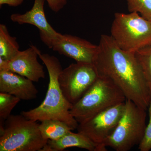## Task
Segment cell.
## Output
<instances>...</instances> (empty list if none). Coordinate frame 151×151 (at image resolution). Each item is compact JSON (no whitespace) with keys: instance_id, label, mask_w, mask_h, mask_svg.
I'll return each mask as SVG.
<instances>
[{"instance_id":"277c9868","label":"cell","mask_w":151,"mask_h":151,"mask_svg":"<svg viewBox=\"0 0 151 151\" xmlns=\"http://www.w3.org/2000/svg\"><path fill=\"white\" fill-rule=\"evenodd\" d=\"M37 122L11 115L0 127V151H41L47 145Z\"/></svg>"},{"instance_id":"9c48e42d","label":"cell","mask_w":151,"mask_h":151,"mask_svg":"<svg viewBox=\"0 0 151 151\" xmlns=\"http://www.w3.org/2000/svg\"><path fill=\"white\" fill-rule=\"evenodd\" d=\"M49 48L76 62L93 63L98 45L75 36L59 33L52 41Z\"/></svg>"},{"instance_id":"8fae6325","label":"cell","mask_w":151,"mask_h":151,"mask_svg":"<svg viewBox=\"0 0 151 151\" xmlns=\"http://www.w3.org/2000/svg\"><path fill=\"white\" fill-rule=\"evenodd\" d=\"M45 1L35 0L32 8L29 11L23 14H12L10 19L19 24L32 25L37 28L42 41L49 47L59 33L53 28L47 19L44 8Z\"/></svg>"},{"instance_id":"d6986e66","label":"cell","mask_w":151,"mask_h":151,"mask_svg":"<svg viewBox=\"0 0 151 151\" xmlns=\"http://www.w3.org/2000/svg\"><path fill=\"white\" fill-rule=\"evenodd\" d=\"M149 121L146 127L144 136L139 145L138 149L140 151H149L151 149V103L148 108Z\"/></svg>"},{"instance_id":"9a60e30c","label":"cell","mask_w":151,"mask_h":151,"mask_svg":"<svg viewBox=\"0 0 151 151\" xmlns=\"http://www.w3.org/2000/svg\"><path fill=\"white\" fill-rule=\"evenodd\" d=\"M19 50L17 38L10 35L6 25L0 24V57L10 60Z\"/></svg>"},{"instance_id":"2e32d148","label":"cell","mask_w":151,"mask_h":151,"mask_svg":"<svg viewBox=\"0 0 151 151\" xmlns=\"http://www.w3.org/2000/svg\"><path fill=\"white\" fill-rule=\"evenodd\" d=\"M135 55L148 87L151 103V44L136 52Z\"/></svg>"},{"instance_id":"ffe728a7","label":"cell","mask_w":151,"mask_h":151,"mask_svg":"<svg viewBox=\"0 0 151 151\" xmlns=\"http://www.w3.org/2000/svg\"><path fill=\"white\" fill-rule=\"evenodd\" d=\"M50 8L54 12H58L67 4V0H46Z\"/></svg>"},{"instance_id":"e0dca14e","label":"cell","mask_w":151,"mask_h":151,"mask_svg":"<svg viewBox=\"0 0 151 151\" xmlns=\"http://www.w3.org/2000/svg\"><path fill=\"white\" fill-rule=\"evenodd\" d=\"M20 100L12 94L0 92V127H3L13 109Z\"/></svg>"},{"instance_id":"5b68a950","label":"cell","mask_w":151,"mask_h":151,"mask_svg":"<svg viewBox=\"0 0 151 151\" xmlns=\"http://www.w3.org/2000/svg\"><path fill=\"white\" fill-rule=\"evenodd\" d=\"M110 36L120 48L135 53L151 44V21L137 13H116Z\"/></svg>"},{"instance_id":"ba28073f","label":"cell","mask_w":151,"mask_h":151,"mask_svg":"<svg viewBox=\"0 0 151 151\" xmlns=\"http://www.w3.org/2000/svg\"><path fill=\"white\" fill-rule=\"evenodd\" d=\"M124 107L125 102L102 111L84 123L78 124L77 132L95 144L96 151H107L103 143L116 129Z\"/></svg>"},{"instance_id":"4fadbf2b","label":"cell","mask_w":151,"mask_h":151,"mask_svg":"<svg viewBox=\"0 0 151 151\" xmlns=\"http://www.w3.org/2000/svg\"><path fill=\"white\" fill-rule=\"evenodd\" d=\"M73 147L96 151V146L86 136L71 131L57 139L48 140L47 145L41 151H62Z\"/></svg>"},{"instance_id":"6da1fadb","label":"cell","mask_w":151,"mask_h":151,"mask_svg":"<svg viewBox=\"0 0 151 151\" xmlns=\"http://www.w3.org/2000/svg\"><path fill=\"white\" fill-rule=\"evenodd\" d=\"M93 63L99 76L111 80L127 100L147 110L150 95L147 82L135 53L120 48L111 36L102 35Z\"/></svg>"},{"instance_id":"8992f818","label":"cell","mask_w":151,"mask_h":151,"mask_svg":"<svg viewBox=\"0 0 151 151\" xmlns=\"http://www.w3.org/2000/svg\"><path fill=\"white\" fill-rule=\"evenodd\" d=\"M146 111L126 100L122 118L114 132L104 141V146L116 151H128L139 145L147 127Z\"/></svg>"},{"instance_id":"3957f363","label":"cell","mask_w":151,"mask_h":151,"mask_svg":"<svg viewBox=\"0 0 151 151\" xmlns=\"http://www.w3.org/2000/svg\"><path fill=\"white\" fill-rule=\"evenodd\" d=\"M125 95L110 79L99 76L79 100L72 105L70 112L78 124L100 113L124 103Z\"/></svg>"},{"instance_id":"30bf717a","label":"cell","mask_w":151,"mask_h":151,"mask_svg":"<svg viewBox=\"0 0 151 151\" xmlns=\"http://www.w3.org/2000/svg\"><path fill=\"white\" fill-rule=\"evenodd\" d=\"M37 47L30 45L29 48L18 52L10 60L0 57V70L12 71L28 78L33 82H37L45 78L43 65L38 61Z\"/></svg>"},{"instance_id":"ac0fdd59","label":"cell","mask_w":151,"mask_h":151,"mask_svg":"<svg viewBox=\"0 0 151 151\" xmlns=\"http://www.w3.org/2000/svg\"><path fill=\"white\" fill-rule=\"evenodd\" d=\"M130 13H139L141 16L151 21V0H127Z\"/></svg>"},{"instance_id":"5bb4252c","label":"cell","mask_w":151,"mask_h":151,"mask_svg":"<svg viewBox=\"0 0 151 151\" xmlns=\"http://www.w3.org/2000/svg\"><path fill=\"white\" fill-rule=\"evenodd\" d=\"M40 130L45 139L56 140L73 129L65 122L58 120L49 119L41 122Z\"/></svg>"},{"instance_id":"52a82bcc","label":"cell","mask_w":151,"mask_h":151,"mask_svg":"<svg viewBox=\"0 0 151 151\" xmlns=\"http://www.w3.org/2000/svg\"><path fill=\"white\" fill-rule=\"evenodd\" d=\"M99 77L93 63L77 62L62 69L58 76L60 89L72 105L78 101Z\"/></svg>"},{"instance_id":"44dd1931","label":"cell","mask_w":151,"mask_h":151,"mask_svg":"<svg viewBox=\"0 0 151 151\" xmlns=\"http://www.w3.org/2000/svg\"><path fill=\"white\" fill-rule=\"evenodd\" d=\"M24 0H0V7L4 5H7L11 7H17L23 3Z\"/></svg>"},{"instance_id":"7a4b0ae2","label":"cell","mask_w":151,"mask_h":151,"mask_svg":"<svg viewBox=\"0 0 151 151\" xmlns=\"http://www.w3.org/2000/svg\"><path fill=\"white\" fill-rule=\"evenodd\" d=\"M39 57L46 66L49 75L48 89L45 98L40 105L28 111H23L21 114L28 119L42 122L49 119L65 122L74 130L78 124L70 112L72 104L69 103L60 89L58 76L62 70L59 59L53 55L42 54L37 49Z\"/></svg>"},{"instance_id":"7c38bea8","label":"cell","mask_w":151,"mask_h":151,"mask_svg":"<svg viewBox=\"0 0 151 151\" xmlns=\"http://www.w3.org/2000/svg\"><path fill=\"white\" fill-rule=\"evenodd\" d=\"M33 81L10 70H0V92L12 94L20 100H34L38 91Z\"/></svg>"}]
</instances>
